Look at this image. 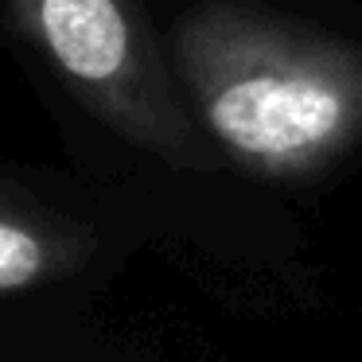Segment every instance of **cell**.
Returning a JSON list of instances; mask_svg holds the SVG:
<instances>
[{"instance_id": "cell-2", "label": "cell", "mask_w": 362, "mask_h": 362, "mask_svg": "<svg viewBox=\"0 0 362 362\" xmlns=\"http://www.w3.org/2000/svg\"><path fill=\"white\" fill-rule=\"evenodd\" d=\"M4 24L102 133L175 175H214L218 156L183 105L148 0H0Z\"/></svg>"}, {"instance_id": "cell-1", "label": "cell", "mask_w": 362, "mask_h": 362, "mask_svg": "<svg viewBox=\"0 0 362 362\" xmlns=\"http://www.w3.org/2000/svg\"><path fill=\"white\" fill-rule=\"evenodd\" d=\"M183 105L222 168L304 187L362 152V47L257 0H191L164 28Z\"/></svg>"}, {"instance_id": "cell-3", "label": "cell", "mask_w": 362, "mask_h": 362, "mask_svg": "<svg viewBox=\"0 0 362 362\" xmlns=\"http://www.w3.org/2000/svg\"><path fill=\"white\" fill-rule=\"evenodd\" d=\"M148 242V218L71 180L0 164V312L86 308Z\"/></svg>"}, {"instance_id": "cell-4", "label": "cell", "mask_w": 362, "mask_h": 362, "mask_svg": "<svg viewBox=\"0 0 362 362\" xmlns=\"http://www.w3.org/2000/svg\"><path fill=\"white\" fill-rule=\"evenodd\" d=\"M0 362H164L156 351L102 331L86 308L0 312Z\"/></svg>"}]
</instances>
